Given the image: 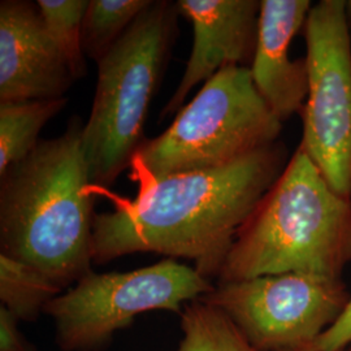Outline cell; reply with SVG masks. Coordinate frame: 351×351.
<instances>
[{
    "label": "cell",
    "mask_w": 351,
    "mask_h": 351,
    "mask_svg": "<svg viewBox=\"0 0 351 351\" xmlns=\"http://www.w3.org/2000/svg\"><path fill=\"white\" fill-rule=\"evenodd\" d=\"M275 143L221 168L164 177L95 215L93 262L134 252L185 258L206 278L219 277L241 228L287 167Z\"/></svg>",
    "instance_id": "obj_1"
},
{
    "label": "cell",
    "mask_w": 351,
    "mask_h": 351,
    "mask_svg": "<svg viewBox=\"0 0 351 351\" xmlns=\"http://www.w3.org/2000/svg\"><path fill=\"white\" fill-rule=\"evenodd\" d=\"M82 130L73 117L63 134L40 139L0 182L1 254L60 289L93 272L95 215Z\"/></svg>",
    "instance_id": "obj_2"
},
{
    "label": "cell",
    "mask_w": 351,
    "mask_h": 351,
    "mask_svg": "<svg viewBox=\"0 0 351 351\" xmlns=\"http://www.w3.org/2000/svg\"><path fill=\"white\" fill-rule=\"evenodd\" d=\"M351 262V201L298 146L234 239L219 282L281 274L341 278Z\"/></svg>",
    "instance_id": "obj_3"
},
{
    "label": "cell",
    "mask_w": 351,
    "mask_h": 351,
    "mask_svg": "<svg viewBox=\"0 0 351 351\" xmlns=\"http://www.w3.org/2000/svg\"><path fill=\"white\" fill-rule=\"evenodd\" d=\"M177 4L152 1L98 62L82 145L91 184L108 188L146 142L145 123L177 36Z\"/></svg>",
    "instance_id": "obj_4"
},
{
    "label": "cell",
    "mask_w": 351,
    "mask_h": 351,
    "mask_svg": "<svg viewBox=\"0 0 351 351\" xmlns=\"http://www.w3.org/2000/svg\"><path fill=\"white\" fill-rule=\"evenodd\" d=\"M282 123L252 81L250 66L213 75L171 126L146 141L132 162L141 185L164 177L221 168L277 143Z\"/></svg>",
    "instance_id": "obj_5"
},
{
    "label": "cell",
    "mask_w": 351,
    "mask_h": 351,
    "mask_svg": "<svg viewBox=\"0 0 351 351\" xmlns=\"http://www.w3.org/2000/svg\"><path fill=\"white\" fill-rule=\"evenodd\" d=\"M213 287L193 267L165 259L132 272L94 274L75 288L52 298L45 307L56 326L64 351L91 350L111 339L136 316L154 310L178 313Z\"/></svg>",
    "instance_id": "obj_6"
},
{
    "label": "cell",
    "mask_w": 351,
    "mask_h": 351,
    "mask_svg": "<svg viewBox=\"0 0 351 351\" xmlns=\"http://www.w3.org/2000/svg\"><path fill=\"white\" fill-rule=\"evenodd\" d=\"M308 93L300 147L339 195L351 198V36L345 0H322L304 23Z\"/></svg>",
    "instance_id": "obj_7"
},
{
    "label": "cell",
    "mask_w": 351,
    "mask_h": 351,
    "mask_svg": "<svg viewBox=\"0 0 351 351\" xmlns=\"http://www.w3.org/2000/svg\"><path fill=\"white\" fill-rule=\"evenodd\" d=\"M349 298L342 278L281 274L219 282L199 300L221 310L254 350L293 351L315 345Z\"/></svg>",
    "instance_id": "obj_8"
},
{
    "label": "cell",
    "mask_w": 351,
    "mask_h": 351,
    "mask_svg": "<svg viewBox=\"0 0 351 351\" xmlns=\"http://www.w3.org/2000/svg\"><path fill=\"white\" fill-rule=\"evenodd\" d=\"M75 80L37 4L0 3V101L64 98Z\"/></svg>",
    "instance_id": "obj_9"
},
{
    "label": "cell",
    "mask_w": 351,
    "mask_h": 351,
    "mask_svg": "<svg viewBox=\"0 0 351 351\" xmlns=\"http://www.w3.org/2000/svg\"><path fill=\"white\" fill-rule=\"evenodd\" d=\"M178 12L193 26L185 72L160 117L178 112L190 91L226 66H249L258 40L261 1L178 0Z\"/></svg>",
    "instance_id": "obj_10"
},
{
    "label": "cell",
    "mask_w": 351,
    "mask_h": 351,
    "mask_svg": "<svg viewBox=\"0 0 351 351\" xmlns=\"http://www.w3.org/2000/svg\"><path fill=\"white\" fill-rule=\"evenodd\" d=\"M310 0H262L252 81L281 123L303 110L308 93L306 59L291 60L293 38L304 26Z\"/></svg>",
    "instance_id": "obj_11"
},
{
    "label": "cell",
    "mask_w": 351,
    "mask_h": 351,
    "mask_svg": "<svg viewBox=\"0 0 351 351\" xmlns=\"http://www.w3.org/2000/svg\"><path fill=\"white\" fill-rule=\"evenodd\" d=\"M68 98L0 101V177L37 147L43 126L63 111Z\"/></svg>",
    "instance_id": "obj_12"
},
{
    "label": "cell",
    "mask_w": 351,
    "mask_h": 351,
    "mask_svg": "<svg viewBox=\"0 0 351 351\" xmlns=\"http://www.w3.org/2000/svg\"><path fill=\"white\" fill-rule=\"evenodd\" d=\"M178 351H255L221 310L197 300L181 315Z\"/></svg>",
    "instance_id": "obj_13"
},
{
    "label": "cell",
    "mask_w": 351,
    "mask_h": 351,
    "mask_svg": "<svg viewBox=\"0 0 351 351\" xmlns=\"http://www.w3.org/2000/svg\"><path fill=\"white\" fill-rule=\"evenodd\" d=\"M151 0H90L82 23L85 56L97 63L112 49Z\"/></svg>",
    "instance_id": "obj_14"
},
{
    "label": "cell",
    "mask_w": 351,
    "mask_h": 351,
    "mask_svg": "<svg viewBox=\"0 0 351 351\" xmlns=\"http://www.w3.org/2000/svg\"><path fill=\"white\" fill-rule=\"evenodd\" d=\"M62 289L30 265L0 254V298L4 307L17 319H33L45 311L49 302Z\"/></svg>",
    "instance_id": "obj_15"
},
{
    "label": "cell",
    "mask_w": 351,
    "mask_h": 351,
    "mask_svg": "<svg viewBox=\"0 0 351 351\" xmlns=\"http://www.w3.org/2000/svg\"><path fill=\"white\" fill-rule=\"evenodd\" d=\"M90 0H38L37 5L51 38L62 51L75 80L86 73L82 47V23Z\"/></svg>",
    "instance_id": "obj_16"
},
{
    "label": "cell",
    "mask_w": 351,
    "mask_h": 351,
    "mask_svg": "<svg viewBox=\"0 0 351 351\" xmlns=\"http://www.w3.org/2000/svg\"><path fill=\"white\" fill-rule=\"evenodd\" d=\"M324 351H346L351 346V295L337 320L315 342Z\"/></svg>",
    "instance_id": "obj_17"
},
{
    "label": "cell",
    "mask_w": 351,
    "mask_h": 351,
    "mask_svg": "<svg viewBox=\"0 0 351 351\" xmlns=\"http://www.w3.org/2000/svg\"><path fill=\"white\" fill-rule=\"evenodd\" d=\"M0 351H36L17 328V319L4 306L0 308Z\"/></svg>",
    "instance_id": "obj_18"
},
{
    "label": "cell",
    "mask_w": 351,
    "mask_h": 351,
    "mask_svg": "<svg viewBox=\"0 0 351 351\" xmlns=\"http://www.w3.org/2000/svg\"><path fill=\"white\" fill-rule=\"evenodd\" d=\"M345 13H346V21H348V27L351 36V0L345 1Z\"/></svg>",
    "instance_id": "obj_19"
},
{
    "label": "cell",
    "mask_w": 351,
    "mask_h": 351,
    "mask_svg": "<svg viewBox=\"0 0 351 351\" xmlns=\"http://www.w3.org/2000/svg\"><path fill=\"white\" fill-rule=\"evenodd\" d=\"M293 351H324L322 350V349H319V348H316L315 345L313 346H308V348H303V349H300V350H293Z\"/></svg>",
    "instance_id": "obj_20"
},
{
    "label": "cell",
    "mask_w": 351,
    "mask_h": 351,
    "mask_svg": "<svg viewBox=\"0 0 351 351\" xmlns=\"http://www.w3.org/2000/svg\"><path fill=\"white\" fill-rule=\"evenodd\" d=\"M346 351H351V346H350V348H349V350H346Z\"/></svg>",
    "instance_id": "obj_21"
},
{
    "label": "cell",
    "mask_w": 351,
    "mask_h": 351,
    "mask_svg": "<svg viewBox=\"0 0 351 351\" xmlns=\"http://www.w3.org/2000/svg\"><path fill=\"white\" fill-rule=\"evenodd\" d=\"M350 201H351V198H350Z\"/></svg>",
    "instance_id": "obj_22"
}]
</instances>
